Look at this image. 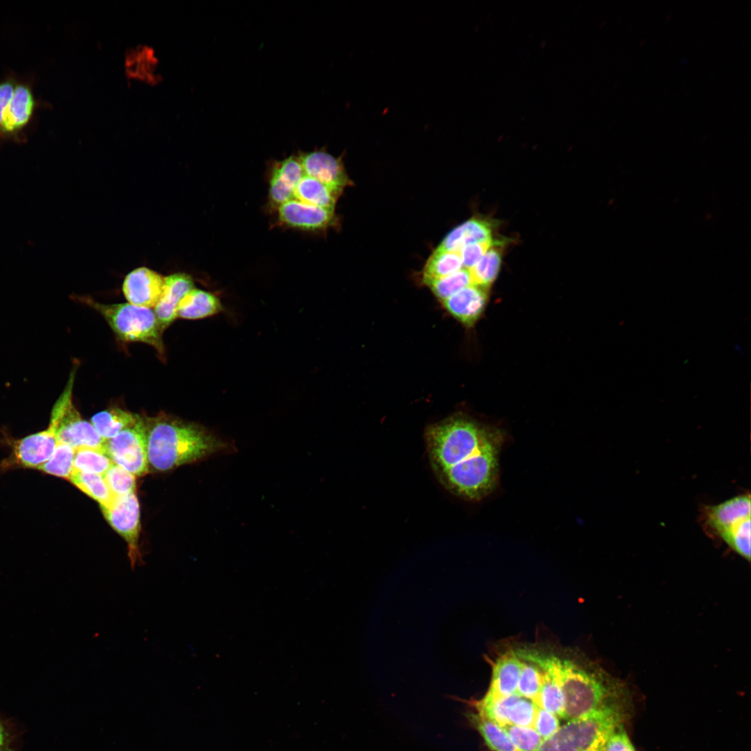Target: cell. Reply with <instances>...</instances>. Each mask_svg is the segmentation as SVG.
<instances>
[{
  "mask_svg": "<svg viewBox=\"0 0 751 751\" xmlns=\"http://www.w3.org/2000/svg\"><path fill=\"white\" fill-rule=\"evenodd\" d=\"M430 459L442 483L458 495L478 499L495 483L500 434L463 416L426 431Z\"/></svg>",
  "mask_w": 751,
  "mask_h": 751,
  "instance_id": "1",
  "label": "cell"
},
{
  "mask_svg": "<svg viewBox=\"0 0 751 751\" xmlns=\"http://www.w3.org/2000/svg\"><path fill=\"white\" fill-rule=\"evenodd\" d=\"M150 469L166 471L216 455L236 451L234 444L204 426L161 412L143 417Z\"/></svg>",
  "mask_w": 751,
  "mask_h": 751,
  "instance_id": "2",
  "label": "cell"
},
{
  "mask_svg": "<svg viewBox=\"0 0 751 751\" xmlns=\"http://www.w3.org/2000/svg\"><path fill=\"white\" fill-rule=\"evenodd\" d=\"M554 672L564 697L563 718L576 719L601 706L628 700L624 684L584 656L553 650Z\"/></svg>",
  "mask_w": 751,
  "mask_h": 751,
  "instance_id": "3",
  "label": "cell"
},
{
  "mask_svg": "<svg viewBox=\"0 0 751 751\" xmlns=\"http://www.w3.org/2000/svg\"><path fill=\"white\" fill-rule=\"evenodd\" d=\"M606 704L580 718L567 720L535 751H602L611 734L622 726L626 702Z\"/></svg>",
  "mask_w": 751,
  "mask_h": 751,
  "instance_id": "4",
  "label": "cell"
},
{
  "mask_svg": "<svg viewBox=\"0 0 751 751\" xmlns=\"http://www.w3.org/2000/svg\"><path fill=\"white\" fill-rule=\"evenodd\" d=\"M77 300L99 313L119 339L151 346L161 359L165 360L163 330L152 309L129 302L103 304L85 296L77 297Z\"/></svg>",
  "mask_w": 751,
  "mask_h": 751,
  "instance_id": "5",
  "label": "cell"
},
{
  "mask_svg": "<svg viewBox=\"0 0 751 751\" xmlns=\"http://www.w3.org/2000/svg\"><path fill=\"white\" fill-rule=\"evenodd\" d=\"M750 493L737 495L719 504L702 507V528L723 540L741 556L750 560Z\"/></svg>",
  "mask_w": 751,
  "mask_h": 751,
  "instance_id": "6",
  "label": "cell"
},
{
  "mask_svg": "<svg viewBox=\"0 0 751 751\" xmlns=\"http://www.w3.org/2000/svg\"><path fill=\"white\" fill-rule=\"evenodd\" d=\"M75 371L56 400L51 413L50 422L56 430L58 442L67 444L74 449L90 447L103 449L105 440L90 422L83 419L72 401ZM104 450V449H103Z\"/></svg>",
  "mask_w": 751,
  "mask_h": 751,
  "instance_id": "7",
  "label": "cell"
},
{
  "mask_svg": "<svg viewBox=\"0 0 751 751\" xmlns=\"http://www.w3.org/2000/svg\"><path fill=\"white\" fill-rule=\"evenodd\" d=\"M103 449L113 463L135 476L149 473L144 417L140 416L136 423L105 441Z\"/></svg>",
  "mask_w": 751,
  "mask_h": 751,
  "instance_id": "8",
  "label": "cell"
},
{
  "mask_svg": "<svg viewBox=\"0 0 751 751\" xmlns=\"http://www.w3.org/2000/svg\"><path fill=\"white\" fill-rule=\"evenodd\" d=\"M107 522L127 544L131 567L143 563L139 546L140 505L135 492L115 497L107 507H100Z\"/></svg>",
  "mask_w": 751,
  "mask_h": 751,
  "instance_id": "9",
  "label": "cell"
},
{
  "mask_svg": "<svg viewBox=\"0 0 751 751\" xmlns=\"http://www.w3.org/2000/svg\"><path fill=\"white\" fill-rule=\"evenodd\" d=\"M477 713L503 727L508 725L534 727L538 706L516 692L492 702L471 701ZM534 728V727H533Z\"/></svg>",
  "mask_w": 751,
  "mask_h": 751,
  "instance_id": "10",
  "label": "cell"
},
{
  "mask_svg": "<svg viewBox=\"0 0 751 751\" xmlns=\"http://www.w3.org/2000/svg\"><path fill=\"white\" fill-rule=\"evenodd\" d=\"M57 444L56 428L49 422L47 429L15 441L6 464L38 469L51 457Z\"/></svg>",
  "mask_w": 751,
  "mask_h": 751,
  "instance_id": "11",
  "label": "cell"
},
{
  "mask_svg": "<svg viewBox=\"0 0 751 751\" xmlns=\"http://www.w3.org/2000/svg\"><path fill=\"white\" fill-rule=\"evenodd\" d=\"M305 175L312 177L340 193L350 181L345 171L341 156L334 157L321 148L298 155Z\"/></svg>",
  "mask_w": 751,
  "mask_h": 751,
  "instance_id": "12",
  "label": "cell"
},
{
  "mask_svg": "<svg viewBox=\"0 0 751 751\" xmlns=\"http://www.w3.org/2000/svg\"><path fill=\"white\" fill-rule=\"evenodd\" d=\"M35 105L30 86L17 82L3 115L1 140H21L19 136L33 118Z\"/></svg>",
  "mask_w": 751,
  "mask_h": 751,
  "instance_id": "13",
  "label": "cell"
},
{
  "mask_svg": "<svg viewBox=\"0 0 751 751\" xmlns=\"http://www.w3.org/2000/svg\"><path fill=\"white\" fill-rule=\"evenodd\" d=\"M165 277L147 268L140 267L130 272L122 284V291L129 303L153 309L163 292Z\"/></svg>",
  "mask_w": 751,
  "mask_h": 751,
  "instance_id": "14",
  "label": "cell"
},
{
  "mask_svg": "<svg viewBox=\"0 0 751 751\" xmlns=\"http://www.w3.org/2000/svg\"><path fill=\"white\" fill-rule=\"evenodd\" d=\"M279 220L290 227L305 230L327 228L334 223V210L309 204L297 199L278 207Z\"/></svg>",
  "mask_w": 751,
  "mask_h": 751,
  "instance_id": "15",
  "label": "cell"
},
{
  "mask_svg": "<svg viewBox=\"0 0 751 751\" xmlns=\"http://www.w3.org/2000/svg\"><path fill=\"white\" fill-rule=\"evenodd\" d=\"M305 175L298 156L291 155L277 161L272 168L269 184V198L273 206L295 199V190Z\"/></svg>",
  "mask_w": 751,
  "mask_h": 751,
  "instance_id": "16",
  "label": "cell"
},
{
  "mask_svg": "<svg viewBox=\"0 0 751 751\" xmlns=\"http://www.w3.org/2000/svg\"><path fill=\"white\" fill-rule=\"evenodd\" d=\"M488 289L471 284L443 301L449 313L467 327H471L483 313Z\"/></svg>",
  "mask_w": 751,
  "mask_h": 751,
  "instance_id": "17",
  "label": "cell"
},
{
  "mask_svg": "<svg viewBox=\"0 0 751 751\" xmlns=\"http://www.w3.org/2000/svg\"><path fill=\"white\" fill-rule=\"evenodd\" d=\"M193 289L194 282L188 274L178 273L165 277L163 294L157 305L152 309L163 331L177 318L179 302Z\"/></svg>",
  "mask_w": 751,
  "mask_h": 751,
  "instance_id": "18",
  "label": "cell"
},
{
  "mask_svg": "<svg viewBox=\"0 0 751 751\" xmlns=\"http://www.w3.org/2000/svg\"><path fill=\"white\" fill-rule=\"evenodd\" d=\"M492 232L493 227L490 221L471 218L451 230L437 248L459 252L468 244L493 240Z\"/></svg>",
  "mask_w": 751,
  "mask_h": 751,
  "instance_id": "19",
  "label": "cell"
},
{
  "mask_svg": "<svg viewBox=\"0 0 751 751\" xmlns=\"http://www.w3.org/2000/svg\"><path fill=\"white\" fill-rule=\"evenodd\" d=\"M223 309L220 299L211 292L193 289L179 302L177 318L197 320L213 316Z\"/></svg>",
  "mask_w": 751,
  "mask_h": 751,
  "instance_id": "20",
  "label": "cell"
},
{
  "mask_svg": "<svg viewBox=\"0 0 751 751\" xmlns=\"http://www.w3.org/2000/svg\"><path fill=\"white\" fill-rule=\"evenodd\" d=\"M140 416L120 407H111L94 414L90 423L105 440L116 436L124 429L136 423Z\"/></svg>",
  "mask_w": 751,
  "mask_h": 751,
  "instance_id": "21",
  "label": "cell"
},
{
  "mask_svg": "<svg viewBox=\"0 0 751 751\" xmlns=\"http://www.w3.org/2000/svg\"><path fill=\"white\" fill-rule=\"evenodd\" d=\"M339 194L316 179L305 175L296 188L295 199L334 210Z\"/></svg>",
  "mask_w": 751,
  "mask_h": 751,
  "instance_id": "22",
  "label": "cell"
},
{
  "mask_svg": "<svg viewBox=\"0 0 751 751\" xmlns=\"http://www.w3.org/2000/svg\"><path fill=\"white\" fill-rule=\"evenodd\" d=\"M468 717L491 750L519 751L501 727L478 713H471Z\"/></svg>",
  "mask_w": 751,
  "mask_h": 751,
  "instance_id": "23",
  "label": "cell"
},
{
  "mask_svg": "<svg viewBox=\"0 0 751 751\" xmlns=\"http://www.w3.org/2000/svg\"><path fill=\"white\" fill-rule=\"evenodd\" d=\"M501 257V242L496 241L478 263L469 269L471 284L488 289L499 274Z\"/></svg>",
  "mask_w": 751,
  "mask_h": 751,
  "instance_id": "24",
  "label": "cell"
},
{
  "mask_svg": "<svg viewBox=\"0 0 751 751\" xmlns=\"http://www.w3.org/2000/svg\"><path fill=\"white\" fill-rule=\"evenodd\" d=\"M68 480L86 495L98 502L100 507L108 506L115 498L102 475L73 470Z\"/></svg>",
  "mask_w": 751,
  "mask_h": 751,
  "instance_id": "25",
  "label": "cell"
},
{
  "mask_svg": "<svg viewBox=\"0 0 751 751\" xmlns=\"http://www.w3.org/2000/svg\"><path fill=\"white\" fill-rule=\"evenodd\" d=\"M463 268L458 252L447 251L437 248L426 262L423 270V281L426 283Z\"/></svg>",
  "mask_w": 751,
  "mask_h": 751,
  "instance_id": "26",
  "label": "cell"
},
{
  "mask_svg": "<svg viewBox=\"0 0 751 751\" xmlns=\"http://www.w3.org/2000/svg\"><path fill=\"white\" fill-rule=\"evenodd\" d=\"M74 449L73 470L103 476L113 464L103 449L90 447Z\"/></svg>",
  "mask_w": 751,
  "mask_h": 751,
  "instance_id": "27",
  "label": "cell"
},
{
  "mask_svg": "<svg viewBox=\"0 0 751 751\" xmlns=\"http://www.w3.org/2000/svg\"><path fill=\"white\" fill-rule=\"evenodd\" d=\"M425 284L430 287L434 295L442 302L458 291L472 284L469 270L465 268Z\"/></svg>",
  "mask_w": 751,
  "mask_h": 751,
  "instance_id": "28",
  "label": "cell"
},
{
  "mask_svg": "<svg viewBox=\"0 0 751 751\" xmlns=\"http://www.w3.org/2000/svg\"><path fill=\"white\" fill-rule=\"evenodd\" d=\"M75 449L70 445L58 442L51 457L38 469L50 475L69 479L72 471Z\"/></svg>",
  "mask_w": 751,
  "mask_h": 751,
  "instance_id": "29",
  "label": "cell"
},
{
  "mask_svg": "<svg viewBox=\"0 0 751 751\" xmlns=\"http://www.w3.org/2000/svg\"><path fill=\"white\" fill-rule=\"evenodd\" d=\"M102 476L115 497L135 492L136 476L115 463Z\"/></svg>",
  "mask_w": 751,
  "mask_h": 751,
  "instance_id": "30",
  "label": "cell"
},
{
  "mask_svg": "<svg viewBox=\"0 0 751 751\" xmlns=\"http://www.w3.org/2000/svg\"><path fill=\"white\" fill-rule=\"evenodd\" d=\"M502 728L519 751H535L543 741L531 727L508 725Z\"/></svg>",
  "mask_w": 751,
  "mask_h": 751,
  "instance_id": "31",
  "label": "cell"
},
{
  "mask_svg": "<svg viewBox=\"0 0 751 751\" xmlns=\"http://www.w3.org/2000/svg\"><path fill=\"white\" fill-rule=\"evenodd\" d=\"M496 240L468 244L458 252L465 268L470 269L475 266L486 252L496 243Z\"/></svg>",
  "mask_w": 751,
  "mask_h": 751,
  "instance_id": "32",
  "label": "cell"
},
{
  "mask_svg": "<svg viewBox=\"0 0 751 751\" xmlns=\"http://www.w3.org/2000/svg\"><path fill=\"white\" fill-rule=\"evenodd\" d=\"M559 727L560 722L556 716L538 707L533 727L543 740L551 736Z\"/></svg>",
  "mask_w": 751,
  "mask_h": 751,
  "instance_id": "33",
  "label": "cell"
},
{
  "mask_svg": "<svg viewBox=\"0 0 751 751\" xmlns=\"http://www.w3.org/2000/svg\"><path fill=\"white\" fill-rule=\"evenodd\" d=\"M602 751H636V750L623 726H620L608 737Z\"/></svg>",
  "mask_w": 751,
  "mask_h": 751,
  "instance_id": "34",
  "label": "cell"
},
{
  "mask_svg": "<svg viewBox=\"0 0 751 751\" xmlns=\"http://www.w3.org/2000/svg\"><path fill=\"white\" fill-rule=\"evenodd\" d=\"M17 81L13 79H7L0 82V141L1 140V124L3 115L6 104L10 99Z\"/></svg>",
  "mask_w": 751,
  "mask_h": 751,
  "instance_id": "35",
  "label": "cell"
},
{
  "mask_svg": "<svg viewBox=\"0 0 751 751\" xmlns=\"http://www.w3.org/2000/svg\"><path fill=\"white\" fill-rule=\"evenodd\" d=\"M0 751H14L13 736L6 720L0 717Z\"/></svg>",
  "mask_w": 751,
  "mask_h": 751,
  "instance_id": "36",
  "label": "cell"
}]
</instances>
